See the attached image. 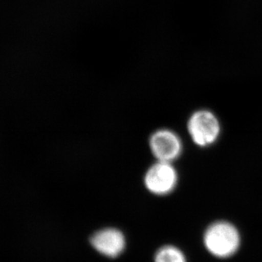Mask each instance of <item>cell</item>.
I'll use <instances>...</instances> for the list:
<instances>
[{"label": "cell", "instance_id": "6da1fadb", "mask_svg": "<svg viewBox=\"0 0 262 262\" xmlns=\"http://www.w3.org/2000/svg\"><path fill=\"white\" fill-rule=\"evenodd\" d=\"M204 241L212 255L219 258L229 257L239 248V232L229 222H216L207 228Z\"/></svg>", "mask_w": 262, "mask_h": 262}, {"label": "cell", "instance_id": "7a4b0ae2", "mask_svg": "<svg viewBox=\"0 0 262 262\" xmlns=\"http://www.w3.org/2000/svg\"><path fill=\"white\" fill-rule=\"evenodd\" d=\"M187 130L196 146L207 147L215 143L219 139L222 126L219 119L213 112L200 109L190 116Z\"/></svg>", "mask_w": 262, "mask_h": 262}, {"label": "cell", "instance_id": "3957f363", "mask_svg": "<svg viewBox=\"0 0 262 262\" xmlns=\"http://www.w3.org/2000/svg\"><path fill=\"white\" fill-rule=\"evenodd\" d=\"M178 179V173L172 163L157 161L146 170L144 185L152 194L164 196L174 191Z\"/></svg>", "mask_w": 262, "mask_h": 262}, {"label": "cell", "instance_id": "277c9868", "mask_svg": "<svg viewBox=\"0 0 262 262\" xmlns=\"http://www.w3.org/2000/svg\"><path fill=\"white\" fill-rule=\"evenodd\" d=\"M149 147L157 161L167 163L177 160L183 151L182 139L169 129L154 131L149 138Z\"/></svg>", "mask_w": 262, "mask_h": 262}, {"label": "cell", "instance_id": "5b68a950", "mask_svg": "<svg viewBox=\"0 0 262 262\" xmlns=\"http://www.w3.org/2000/svg\"><path fill=\"white\" fill-rule=\"evenodd\" d=\"M92 246L107 257L119 256L125 248V238L119 230L106 228L96 232L91 237Z\"/></svg>", "mask_w": 262, "mask_h": 262}, {"label": "cell", "instance_id": "8992f818", "mask_svg": "<svg viewBox=\"0 0 262 262\" xmlns=\"http://www.w3.org/2000/svg\"><path fill=\"white\" fill-rule=\"evenodd\" d=\"M155 262H187V260L178 248L167 245L159 249L156 253Z\"/></svg>", "mask_w": 262, "mask_h": 262}]
</instances>
